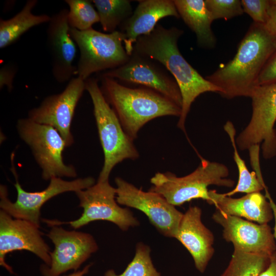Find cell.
Instances as JSON below:
<instances>
[{
  "label": "cell",
  "mask_w": 276,
  "mask_h": 276,
  "mask_svg": "<svg viewBox=\"0 0 276 276\" xmlns=\"http://www.w3.org/2000/svg\"><path fill=\"white\" fill-rule=\"evenodd\" d=\"M17 72V68L13 64H7L0 70V88L6 86L8 90L11 91L13 89V83Z\"/></svg>",
  "instance_id": "4dcf8cb0"
},
{
  "label": "cell",
  "mask_w": 276,
  "mask_h": 276,
  "mask_svg": "<svg viewBox=\"0 0 276 276\" xmlns=\"http://www.w3.org/2000/svg\"><path fill=\"white\" fill-rule=\"evenodd\" d=\"M224 128L229 135L234 148V159L237 166L239 173V179L236 187L232 191L224 194L231 196L238 193L249 194L260 192L266 188L265 185L263 180L259 179L255 172L250 173L244 161L240 156L235 141L236 130L233 123L227 121Z\"/></svg>",
  "instance_id": "cb8c5ba5"
},
{
  "label": "cell",
  "mask_w": 276,
  "mask_h": 276,
  "mask_svg": "<svg viewBox=\"0 0 276 276\" xmlns=\"http://www.w3.org/2000/svg\"><path fill=\"white\" fill-rule=\"evenodd\" d=\"M94 106L100 143L104 156V165L98 180H109L113 168L124 159L134 160L139 153L132 139L124 130L118 116L105 98L98 80L88 78L85 80Z\"/></svg>",
  "instance_id": "277c9868"
},
{
  "label": "cell",
  "mask_w": 276,
  "mask_h": 276,
  "mask_svg": "<svg viewBox=\"0 0 276 276\" xmlns=\"http://www.w3.org/2000/svg\"><path fill=\"white\" fill-rule=\"evenodd\" d=\"M212 219L222 226L223 239L232 243L234 249L269 257L276 251L273 234L268 224L255 223L217 210Z\"/></svg>",
  "instance_id": "2e32d148"
},
{
  "label": "cell",
  "mask_w": 276,
  "mask_h": 276,
  "mask_svg": "<svg viewBox=\"0 0 276 276\" xmlns=\"http://www.w3.org/2000/svg\"><path fill=\"white\" fill-rule=\"evenodd\" d=\"M169 73L158 62L133 52L127 62L105 71L100 76L141 85L160 93L182 107L179 87Z\"/></svg>",
  "instance_id": "7c38bea8"
},
{
  "label": "cell",
  "mask_w": 276,
  "mask_h": 276,
  "mask_svg": "<svg viewBox=\"0 0 276 276\" xmlns=\"http://www.w3.org/2000/svg\"><path fill=\"white\" fill-rule=\"evenodd\" d=\"M276 82V50L263 67L257 81V86Z\"/></svg>",
  "instance_id": "f546056e"
},
{
  "label": "cell",
  "mask_w": 276,
  "mask_h": 276,
  "mask_svg": "<svg viewBox=\"0 0 276 276\" xmlns=\"http://www.w3.org/2000/svg\"><path fill=\"white\" fill-rule=\"evenodd\" d=\"M102 29L112 33L133 13L128 0H93Z\"/></svg>",
  "instance_id": "603a6c76"
},
{
  "label": "cell",
  "mask_w": 276,
  "mask_h": 276,
  "mask_svg": "<svg viewBox=\"0 0 276 276\" xmlns=\"http://www.w3.org/2000/svg\"><path fill=\"white\" fill-rule=\"evenodd\" d=\"M183 30L173 27L169 29L157 24L148 34L139 37L133 52L156 61L163 65L176 81L181 95V113L177 126L185 131V122L191 105L201 94L220 89L203 78L186 60L177 45Z\"/></svg>",
  "instance_id": "6da1fadb"
},
{
  "label": "cell",
  "mask_w": 276,
  "mask_h": 276,
  "mask_svg": "<svg viewBox=\"0 0 276 276\" xmlns=\"http://www.w3.org/2000/svg\"><path fill=\"white\" fill-rule=\"evenodd\" d=\"M229 170L221 163L201 158L198 167L191 173L177 177L171 172L156 173L151 179L150 191L155 192L174 206H179L194 199L210 200V185L231 188L235 181L227 178Z\"/></svg>",
  "instance_id": "5b68a950"
},
{
  "label": "cell",
  "mask_w": 276,
  "mask_h": 276,
  "mask_svg": "<svg viewBox=\"0 0 276 276\" xmlns=\"http://www.w3.org/2000/svg\"><path fill=\"white\" fill-rule=\"evenodd\" d=\"M132 14L120 26L125 36L123 42L127 53L131 56L137 39L151 33L158 21L167 16L180 18L174 1L141 0Z\"/></svg>",
  "instance_id": "d6986e66"
},
{
  "label": "cell",
  "mask_w": 276,
  "mask_h": 276,
  "mask_svg": "<svg viewBox=\"0 0 276 276\" xmlns=\"http://www.w3.org/2000/svg\"><path fill=\"white\" fill-rule=\"evenodd\" d=\"M68 10L63 9L51 16L47 29V43L51 57L52 73L58 82L69 81L76 75L74 62L77 46L70 35Z\"/></svg>",
  "instance_id": "e0dca14e"
},
{
  "label": "cell",
  "mask_w": 276,
  "mask_h": 276,
  "mask_svg": "<svg viewBox=\"0 0 276 276\" xmlns=\"http://www.w3.org/2000/svg\"><path fill=\"white\" fill-rule=\"evenodd\" d=\"M201 214L200 208L190 206L183 215L175 238L189 251L196 269L203 273L214 253V237L202 222Z\"/></svg>",
  "instance_id": "ac0fdd59"
},
{
  "label": "cell",
  "mask_w": 276,
  "mask_h": 276,
  "mask_svg": "<svg viewBox=\"0 0 276 276\" xmlns=\"http://www.w3.org/2000/svg\"><path fill=\"white\" fill-rule=\"evenodd\" d=\"M209 196L210 200L208 202L227 215L244 218L261 224H268L273 218L269 201L260 192L246 194L242 197L233 198L215 190H210Z\"/></svg>",
  "instance_id": "ffe728a7"
},
{
  "label": "cell",
  "mask_w": 276,
  "mask_h": 276,
  "mask_svg": "<svg viewBox=\"0 0 276 276\" xmlns=\"http://www.w3.org/2000/svg\"><path fill=\"white\" fill-rule=\"evenodd\" d=\"M150 251L148 245L139 243L134 258L123 272L117 274L113 269H109L104 276H161L152 263Z\"/></svg>",
  "instance_id": "4316f807"
},
{
  "label": "cell",
  "mask_w": 276,
  "mask_h": 276,
  "mask_svg": "<svg viewBox=\"0 0 276 276\" xmlns=\"http://www.w3.org/2000/svg\"><path fill=\"white\" fill-rule=\"evenodd\" d=\"M259 276H276V251L270 256L267 267Z\"/></svg>",
  "instance_id": "d6a6232c"
},
{
  "label": "cell",
  "mask_w": 276,
  "mask_h": 276,
  "mask_svg": "<svg viewBox=\"0 0 276 276\" xmlns=\"http://www.w3.org/2000/svg\"><path fill=\"white\" fill-rule=\"evenodd\" d=\"M75 193L83 211L78 219L66 222L74 229L98 220L111 222L124 231L139 225L129 209L119 206L116 200V188L110 185L109 180H98L92 186Z\"/></svg>",
  "instance_id": "30bf717a"
},
{
  "label": "cell",
  "mask_w": 276,
  "mask_h": 276,
  "mask_svg": "<svg viewBox=\"0 0 276 276\" xmlns=\"http://www.w3.org/2000/svg\"><path fill=\"white\" fill-rule=\"evenodd\" d=\"M174 4L185 23L193 31L198 43L204 48H212L216 39L211 29L213 20L203 0H174Z\"/></svg>",
  "instance_id": "44dd1931"
},
{
  "label": "cell",
  "mask_w": 276,
  "mask_h": 276,
  "mask_svg": "<svg viewBox=\"0 0 276 276\" xmlns=\"http://www.w3.org/2000/svg\"><path fill=\"white\" fill-rule=\"evenodd\" d=\"M102 92L118 116L124 130L133 140L143 126L153 119L180 117L181 107L152 89L131 88L117 80L100 76Z\"/></svg>",
  "instance_id": "3957f363"
},
{
  "label": "cell",
  "mask_w": 276,
  "mask_h": 276,
  "mask_svg": "<svg viewBox=\"0 0 276 276\" xmlns=\"http://www.w3.org/2000/svg\"><path fill=\"white\" fill-rule=\"evenodd\" d=\"M205 3L213 20H228L244 12L239 0H205Z\"/></svg>",
  "instance_id": "83f0119b"
},
{
  "label": "cell",
  "mask_w": 276,
  "mask_h": 276,
  "mask_svg": "<svg viewBox=\"0 0 276 276\" xmlns=\"http://www.w3.org/2000/svg\"><path fill=\"white\" fill-rule=\"evenodd\" d=\"M70 33L80 52L76 75L84 81L94 73L116 68L130 59L120 31L104 33L93 28L84 31L71 28Z\"/></svg>",
  "instance_id": "8992f818"
},
{
  "label": "cell",
  "mask_w": 276,
  "mask_h": 276,
  "mask_svg": "<svg viewBox=\"0 0 276 276\" xmlns=\"http://www.w3.org/2000/svg\"><path fill=\"white\" fill-rule=\"evenodd\" d=\"M92 265V264H89L85 266L83 269L74 271L72 274L63 276H84L89 271V268Z\"/></svg>",
  "instance_id": "e575fe53"
},
{
  "label": "cell",
  "mask_w": 276,
  "mask_h": 276,
  "mask_svg": "<svg viewBox=\"0 0 276 276\" xmlns=\"http://www.w3.org/2000/svg\"><path fill=\"white\" fill-rule=\"evenodd\" d=\"M270 257L234 249L220 276H259L268 266Z\"/></svg>",
  "instance_id": "d4e9b609"
},
{
  "label": "cell",
  "mask_w": 276,
  "mask_h": 276,
  "mask_svg": "<svg viewBox=\"0 0 276 276\" xmlns=\"http://www.w3.org/2000/svg\"><path fill=\"white\" fill-rule=\"evenodd\" d=\"M275 50L276 38L264 25L253 22L234 57L205 78L218 87L225 98H250L263 67Z\"/></svg>",
  "instance_id": "7a4b0ae2"
},
{
  "label": "cell",
  "mask_w": 276,
  "mask_h": 276,
  "mask_svg": "<svg viewBox=\"0 0 276 276\" xmlns=\"http://www.w3.org/2000/svg\"><path fill=\"white\" fill-rule=\"evenodd\" d=\"M14 154L11 155V170L15 178L14 186L17 191V198L14 202L8 198L6 186L1 185L0 208L14 218L29 221L40 227V209L42 205L54 196L66 192H77L84 190L95 183L91 177L80 178L71 181L64 180L60 177L50 179L49 186L44 190L34 192L24 190L18 179V175L14 165Z\"/></svg>",
  "instance_id": "9c48e42d"
},
{
  "label": "cell",
  "mask_w": 276,
  "mask_h": 276,
  "mask_svg": "<svg viewBox=\"0 0 276 276\" xmlns=\"http://www.w3.org/2000/svg\"><path fill=\"white\" fill-rule=\"evenodd\" d=\"M39 227L32 222L13 217L0 211V265L10 273L12 268L6 256L13 251H29L41 259L47 266L51 264L50 247L42 237Z\"/></svg>",
  "instance_id": "9a60e30c"
},
{
  "label": "cell",
  "mask_w": 276,
  "mask_h": 276,
  "mask_svg": "<svg viewBox=\"0 0 276 276\" xmlns=\"http://www.w3.org/2000/svg\"><path fill=\"white\" fill-rule=\"evenodd\" d=\"M17 129L20 138L29 146L42 170V177H75L72 165L64 164L62 153L66 143L53 127L38 123L29 118L18 121Z\"/></svg>",
  "instance_id": "52a82bcc"
},
{
  "label": "cell",
  "mask_w": 276,
  "mask_h": 276,
  "mask_svg": "<svg viewBox=\"0 0 276 276\" xmlns=\"http://www.w3.org/2000/svg\"><path fill=\"white\" fill-rule=\"evenodd\" d=\"M65 2L69 7L67 19L71 28L84 31L99 22V14L92 1L65 0Z\"/></svg>",
  "instance_id": "484cf974"
},
{
  "label": "cell",
  "mask_w": 276,
  "mask_h": 276,
  "mask_svg": "<svg viewBox=\"0 0 276 276\" xmlns=\"http://www.w3.org/2000/svg\"><path fill=\"white\" fill-rule=\"evenodd\" d=\"M252 115L249 123L236 139L241 150L262 143L264 158L276 155V82L257 86L251 97Z\"/></svg>",
  "instance_id": "ba28073f"
},
{
  "label": "cell",
  "mask_w": 276,
  "mask_h": 276,
  "mask_svg": "<svg viewBox=\"0 0 276 276\" xmlns=\"http://www.w3.org/2000/svg\"><path fill=\"white\" fill-rule=\"evenodd\" d=\"M115 183L118 204L142 211L160 234L175 237L183 213L155 192H145L120 177Z\"/></svg>",
  "instance_id": "8fae6325"
},
{
  "label": "cell",
  "mask_w": 276,
  "mask_h": 276,
  "mask_svg": "<svg viewBox=\"0 0 276 276\" xmlns=\"http://www.w3.org/2000/svg\"><path fill=\"white\" fill-rule=\"evenodd\" d=\"M37 0L27 1L21 10L12 17L0 19V48H7L21 36L36 26L48 23L51 16L45 14L35 15L32 10Z\"/></svg>",
  "instance_id": "7402d4cb"
},
{
  "label": "cell",
  "mask_w": 276,
  "mask_h": 276,
  "mask_svg": "<svg viewBox=\"0 0 276 276\" xmlns=\"http://www.w3.org/2000/svg\"><path fill=\"white\" fill-rule=\"evenodd\" d=\"M47 236L54 244V249L50 252V265L40 266L43 276H60L71 270L77 271L98 249L96 240L88 233L66 231L54 225Z\"/></svg>",
  "instance_id": "4fadbf2b"
},
{
  "label": "cell",
  "mask_w": 276,
  "mask_h": 276,
  "mask_svg": "<svg viewBox=\"0 0 276 276\" xmlns=\"http://www.w3.org/2000/svg\"><path fill=\"white\" fill-rule=\"evenodd\" d=\"M264 26L267 30L276 38V0H270L268 17Z\"/></svg>",
  "instance_id": "1f68e13d"
},
{
  "label": "cell",
  "mask_w": 276,
  "mask_h": 276,
  "mask_svg": "<svg viewBox=\"0 0 276 276\" xmlns=\"http://www.w3.org/2000/svg\"><path fill=\"white\" fill-rule=\"evenodd\" d=\"M85 90V81L78 76L73 77L61 93L47 97L39 106L31 109L28 118L55 128L64 139L66 147L71 146L74 142L71 131L73 118Z\"/></svg>",
  "instance_id": "5bb4252c"
},
{
  "label": "cell",
  "mask_w": 276,
  "mask_h": 276,
  "mask_svg": "<svg viewBox=\"0 0 276 276\" xmlns=\"http://www.w3.org/2000/svg\"><path fill=\"white\" fill-rule=\"evenodd\" d=\"M244 12L253 19L254 22L265 25L270 6L269 0H242Z\"/></svg>",
  "instance_id": "f1b7e54d"
},
{
  "label": "cell",
  "mask_w": 276,
  "mask_h": 276,
  "mask_svg": "<svg viewBox=\"0 0 276 276\" xmlns=\"http://www.w3.org/2000/svg\"><path fill=\"white\" fill-rule=\"evenodd\" d=\"M266 190V197L268 199L269 202L270 204L271 209L272 210L273 215V218L274 219V232H273V236L274 237L275 240H276V204L274 203V202L272 200V198H271L270 194L267 191V189H265Z\"/></svg>",
  "instance_id": "836d02e7"
}]
</instances>
